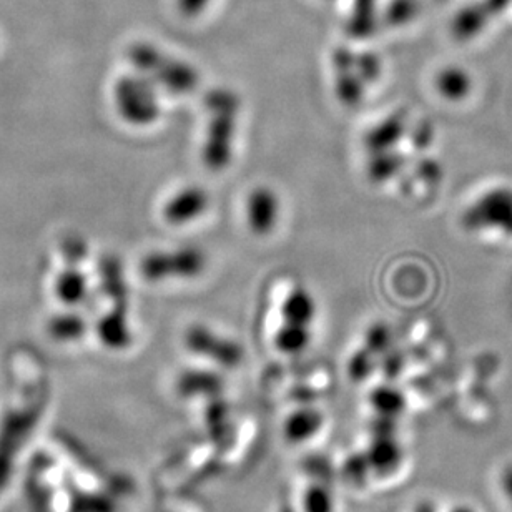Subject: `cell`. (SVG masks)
<instances>
[{"label":"cell","mask_w":512,"mask_h":512,"mask_svg":"<svg viewBox=\"0 0 512 512\" xmlns=\"http://www.w3.org/2000/svg\"><path fill=\"white\" fill-rule=\"evenodd\" d=\"M203 107L207 125L200 152L202 163L212 172H223L235 157L242 99L233 89L215 87L203 97Z\"/></svg>","instance_id":"cell-1"},{"label":"cell","mask_w":512,"mask_h":512,"mask_svg":"<svg viewBox=\"0 0 512 512\" xmlns=\"http://www.w3.org/2000/svg\"><path fill=\"white\" fill-rule=\"evenodd\" d=\"M128 60L137 74L147 77L158 89L170 94H193L200 85V74L192 64L167 54L157 45L135 44L128 50Z\"/></svg>","instance_id":"cell-2"},{"label":"cell","mask_w":512,"mask_h":512,"mask_svg":"<svg viewBox=\"0 0 512 512\" xmlns=\"http://www.w3.org/2000/svg\"><path fill=\"white\" fill-rule=\"evenodd\" d=\"M114 104L120 119L132 127H150L162 115L157 85L140 74L122 75L115 82Z\"/></svg>","instance_id":"cell-3"},{"label":"cell","mask_w":512,"mask_h":512,"mask_svg":"<svg viewBox=\"0 0 512 512\" xmlns=\"http://www.w3.org/2000/svg\"><path fill=\"white\" fill-rule=\"evenodd\" d=\"M208 256L197 245L155 250L140 261V273L148 283L195 280L207 270Z\"/></svg>","instance_id":"cell-4"},{"label":"cell","mask_w":512,"mask_h":512,"mask_svg":"<svg viewBox=\"0 0 512 512\" xmlns=\"http://www.w3.org/2000/svg\"><path fill=\"white\" fill-rule=\"evenodd\" d=\"M471 232H499L512 237V188L498 187L484 193L463 213Z\"/></svg>","instance_id":"cell-5"},{"label":"cell","mask_w":512,"mask_h":512,"mask_svg":"<svg viewBox=\"0 0 512 512\" xmlns=\"http://www.w3.org/2000/svg\"><path fill=\"white\" fill-rule=\"evenodd\" d=\"M183 345L193 355L210 360L227 370L242 365L245 356V351L238 341L200 323L188 326L183 335Z\"/></svg>","instance_id":"cell-6"},{"label":"cell","mask_w":512,"mask_h":512,"mask_svg":"<svg viewBox=\"0 0 512 512\" xmlns=\"http://www.w3.org/2000/svg\"><path fill=\"white\" fill-rule=\"evenodd\" d=\"M356 54L348 49H336L331 57L333 65V89L341 105L355 109L365 100L368 85L356 70Z\"/></svg>","instance_id":"cell-7"},{"label":"cell","mask_w":512,"mask_h":512,"mask_svg":"<svg viewBox=\"0 0 512 512\" xmlns=\"http://www.w3.org/2000/svg\"><path fill=\"white\" fill-rule=\"evenodd\" d=\"M210 193L200 185H187L173 193L162 208V217L172 227L197 222L210 210Z\"/></svg>","instance_id":"cell-8"},{"label":"cell","mask_w":512,"mask_h":512,"mask_svg":"<svg viewBox=\"0 0 512 512\" xmlns=\"http://www.w3.org/2000/svg\"><path fill=\"white\" fill-rule=\"evenodd\" d=\"M281 202L278 193L271 187L260 185L248 193L245 205L248 230L255 237L265 238L275 232L280 222Z\"/></svg>","instance_id":"cell-9"},{"label":"cell","mask_w":512,"mask_h":512,"mask_svg":"<svg viewBox=\"0 0 512 512\" xmlns=\"http://www.w3.org/2000/svg\"><path fill=\"white\" fill-rule=\"evenodd\" d=\"M406 133H408V119L403 110H398L373 125L365 133L363 145L368 153L389 150V148H396V145L406 137Z\"/></svg>","instance_id":"cell-10"},{"label":"cell","mask_w":512,"mask_h":512,"mask_svg":"<svg viewBox=\"0 0 512 512\" xmlns=\"http://www.w3.org/2000/svg\"><path fill=\"white\" fill-rule=\"evenodd\" d=\"M128 306H114L97 323V335L109 350H127L132 345V328L128 323Z\"/></svg>","instance_id":"cell-11"},{"label":"cell","mask_w":512,"mask_h":512,"mask_svg":"<svg viewBox=\"0 0 512 512\" xmlns=\"http://www.w3.org/2000/svg\"><path fill=\"white\" fill-rule=\"evenodd\" d=\"M280 313L285 323L311 326L318 313L315 296L303 285L293 286L281 303Z\"/></svg>","instance_id":"cell-12"},{"label":"cell","mask_w":512,"mask_h":512,"mask_svg":"<svg viewBox=\"0 0 512 512\" xmlns=\"http://www.w3.org/2000/svg\"><path fill=\"white\" fill-rule=\"evenodd\" d=\"M325 416L315 408H300L285 419L283 434L291 444H305L320 433Z\"/></svg>","instance_id":"cell-13"},{"label":"cell","mask_w":512,"mask_h":512,"mask_svg":"<svg viewBox=\"0 0 512 512\" xmlns=\"http://www.w3.org/2000/svg\"><path fill=\"white\" fill-rule=\"evenodd\" d=\"M223 384L222 376L215 371L192 368L182 371V375L178 376L177 389L183 398H213L222 393Z\"/></svg>","instance_id":"cell-14"},{"label":"cell","mask_w":512,"mask_h":512,"mask_svg":"<svg viewBox=\"0 0 512 512\" xmlns=\"http://www.w3.org/2000/svg\"><path fill=\"white\" fill-rule=\"evenodd\" d=\"M365 453L370 461L371 471L381 476L396 471L403 461V449L394 436H373Z\"/></svg>","instance_id":"cell-15"},{"label":"cell","mask_w":512,"mask_h":512,"mask_svg":"<svg viewBox=\"0 0 512 512\" xmlns=\"http://www.w3.org/2000/svg\"><path fill=\"white\" fill-rule=\"evenodd\" d=\"M406 165V158L398 148H389L381 152L368 153V163H366V175L371 183L383 185V183L393 180L403 172Z\"/></svg>","instance_id":"cell-16"},{"label":"cell","mask_w":512,"mask_h":512,"mask_svg":"<svg viewBox=\"0 0 512 512\" xmlns=\"http://www.w3.org/2000/svg\"><path fill=\"white\" fill-rule=\"evenodd\" d=\"M434 87L441 99L458 104V102L468 99L473 90V80L469 77L468 72L461 67H444L436 75Z\"/></svg>","instance_id":"cell-17"},{"label":"cell","mask_w":512,"mask_h":512,"mask_svg":"<svg viewBox=\"0 0 512 512\" xmlns=\"http://www.w3.org/2000/svg\"><path fill=\"white\" fill-rule=\"evenodd\" d=\"M276 350L285 355H300L310 346L311 326L281 323L273 338Z\"/></svg>","instance_id":"cell-18"},{"label":"cell","mask_w":512,"mask_h":512,"mask_svg":"<svg viewBox=\"0 0 512 512\" xmlns=\"http://www.w3.org/2000/svg\"><path fill=\"white\" fill-rule=\"evenodd\" d=\"M102 285L114 306H128V286L124 268L115 258L105 261L102 266Z\"/></svg>","instance_id":"cell-19"},{"label":"cell","mask_w":512,"mask_h":512,"mask_svg":"<svg viewBox=\"0 0 512 512\" xmlns=\"http://www.w3.org/2000/svg\"><path fill=\"white\" fill-rule=\"evenodd\" d=\"M370 406L378 416L398 418L399 414L404 411L406 399L399 389L388 386V384H381L371 391Z\"/></svg>","instance_id":"cell-20"},{"label":"cell","mask_w":512,"mask_h":512,"mask_svg":"<svg viewBox=\"0 0 512 512\" xmlns=\"http://www.w3.org/2000/svg\"><path fill=\"white\" fill-rule=\"evenodd\" d=\"M488 20L486 10L481 7H468V9L459 12L458 17L454 19L453 32L458 39H471L483 29Z\"/></svg>","instance_id":"cell-21"},{"label":"cell","mask_w":512,"mask_h":512,"mask_svg":"<svg viewBox=\"0 0 512 512\" xmlns=\"http://www.w3.org/2000/svg\"><path fill=\"white\" fill-rule=\"evenodd\" d=\"M303 512H335V499L325 484L315 483L306 488Z\"/></svg>","instance_id":"cell-22"},{"label":"cell","mask_w":512,"mask_h":512,"mask_svg":"<svg viewBox=\"0 0 512 512\" xmlns=\"http://www.w3.org/2000/svg\"><path fill=\"white\" fill-rule=\"evenodd\" d=\"M59 293L67 303H79L87 296V280L79 271H67L59 281Z\"/></svg>","instance_id":"cell-23"},{"label":"cell","mask_w":512,"mask_h":512,"mask_svg":"<svg viewBox=\"0 0 512 512\" xmlns=\"http://www.w3.org/2000/svg\"><path fill=\"white\" fill-rule=\"evenodd\" d=\"M376 356L371 351L366 350L365 346H361L360 350H356L350 356L348 361V376L355 383L366 381L373 375L376 368Z\"/></svg>","instance_id":"cell-24"},{"label":"cell","mask_w":512,"mask_h":512,"mask_svg":"<svg viewBox=\"0 0 512 512\" xmlns=\"http://www.w3.org/2000/svg\"><path fill=\"white\" fill-rule=\"evenodd\" d=\"M341 473H343L348 483L355 484V486H363L368 476L373 473L365 451L363 453L350 454L345 459L343 466H341Z\"/></svg>","instance_id":"cell-25"},{"label":"cell","mask_w":512,"mask_h":512,"mask_svg":"<svg viewBox=\"0 0 512 512\" xmlns=\"http://www.w3.org/2000/svg\"><path fill=\"white\" fill-rule=\"evenodd\" d=\"M366 350L371 351L373 355L384 356L388 351H391V330L388 325L384 323H373V325L366 330L365 343H363Z\"/></svg>","instance_id":"cell-26"},{"label":"cell","mask_w":512,"mask_h":512,"mask_svg":"<svg viewBox=\"0 0 512 512\" xmlns=\"http://www.w3.org/2000/svg\"><path fill=\"white\" fill-rule=\"evenodd\" d=\"M356 70L361 75V79L365 80L368 87L376 84L383 74V64L378 55L373 52H363V54H356Z\"/></svg>","instance_id":"cell-27"},{"label":"cell","mask_w":512,"mask_h":512,"mask_svg":"<svg viewBox=\"0 0 512 512\" xmlns=\"http://www.w3.org/2000/svg\"><path fill=\"white\" fill-rule=\"evenodd\" d=\"M85 323L82 318L75 315L60 318L54 325V335L59 336L62 340H77L84 335Z\"/></svg>","instance_id":"cell-28"},{"label":"cell","mask_w":512,"mask_h":512,"mask_svg":"<svg viewBox=\"0 0 512 512\" xmlns=\"http://www.w3.org/2000/svg\"><path fill=\"white\" fill-rule=\"evenodd\" d=\"M414 12H416V5L413 2L399 0V2H394L393 7L388 10V20L394 25L406 24L413 19Z\"/></svg>","instance_id":"cell-29"},{"label":"cell","mask_w":512,"mask_h":512,"mask_svg":"<svg viewBox=\"0 0 512 512\" xmlns=\"http://www.w3.org/2000/svg\"><path fill=\"white\" fill-rule=\"evenodd\" d=\"M75 509H79L80 512H115V504L112 503V499L89 496L75 504Z\"/></svg>","instance_id":"cell-30"},{"label":"cell","mask_w":512,"mask_h":512,"mask_svg":"<svg viewBox=\"0 0 512 512\" xmlns=\"http://www.w3.org/2000/svg\"><path fill=\"white\" fill-rule=\"evenodd\" d=\"M396 418H389V416H378L373 419L371 423V434L373 436H394L396 434Z\"/></svg>","instance_id":"cell-31"},{"label":"cell","mask_w":512,"mask_h":512,"mask_svg":"<svg viewBox=\"0 0 512 512\" xmlns=\"http://www.w3.org/2000/svg\"><path fill=\"white\" fill-rule=\"evenodd\" d=\"M416 175L424 182L433 183L438 182L439 177H441V170H439V165L434 160H423L418 165Z\"/></svg>","instance_id":"cell-32"},{"label":"cell","mask_w":512,"mask_h":512,"mask_svg":"<svg viewBox=\"0 0 512 512\" xmlns=\"http://www.w3.org/2000/svg\"><path fill=\"white\" fill-rule=\"evenodd\" d=\"M384 356L388 358V361H384V371L388 376H396V373L403 368V358L398 353H389V351Z\"/></svg>","instance_id":"cell-33"},{"label":"cell","mask_w":512,"mask_h":512,"mask_svg":"<svg viewBox=\"0 0 512 512\" xmlns=\"http://www.w3.org/2000/svg\"><path fill=\"white\" fill-rule=\"evenodd\" d=\"M501 486H503L504 494L512 504V466L504 469L503 478H501Z\"/></svg>","instance_id":"cell-34"},{"label":"cell","mask_w":512,"mask_h":512,"mask_svg":"<svg viewBox=\"0 0 512 512\" xmlns=\"http://www.w3.org/2000/svg\"><path fill=\"white\" fill-rule=\"evenodd\" d=\"M414 512H436V509H434V506L431 503H423L419 504L418 508H416V511Z\"/></svg>","instance_id":"cell-35"},{"label":"cell","mask_w":512,"mask_h":512,"mask_svg":"<svg viewBox=\"0 0 512 512\" xmlns=\"http://www.w3.org/2000/svg\"><path fill=\"white\" fill-rule=\"evenodd\" d=\"M451 512H474L471 508H466V506H459V508L453 509Z\"/></svg>","instance_id":"cell-36"}]
</instances>
